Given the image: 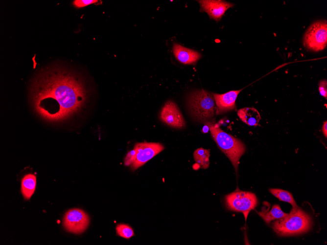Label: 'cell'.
Segmentation results:
<instances>
[{
  "instance_id": "6da1fadb",
  "label": "cell",
  "mask_w": 327,
  "mask_h": 245,
  "mask_svg": "<svg viewBox=\"0 0 327 245\" xmlns=\"http://www.w3.org/2000/svg\"><path fill=\"white\" fill-rule=\"evenodd\" d=\"M29 92L35 113L56 124L80 117L91 97L85 77L73 68L58 64L41 70L33 79Z\"/></svg>"
},
{
  "instance_id": "7a4b0ae2",
  "label": "cell",
  "mask_w": 327,
  "mask_h": 245,
  "mask_svg": "<svg viewBox=\"0 0 327 245\" xmlns=\"http://www.w3.org/2000/svg\"><path fill=\"white\" fill-rule=\"evenodd\" d=\"M312 225L310 216L298 207L293 208L286 216L277 219L272 227L277 234L282 236L301 234L308 231Z\"/></svg>"
},
{
  "instance_id": "3957f363",
  "label": "cell",
  "mask_w": 327,
  "mask_h": 245,
  "mask_svg": "<svg viewBox=\"0 0 327 245\" xmlns=\"http://www.w3.org/2000/svg\"><path fill=\"white\" fill-rule=\"evenodd\" d=\"M206 124L209 127L213 139L229 158L237 172L239 159L246 151L244 144L239 139L225 132L217 124L208 121Z\"/></svg>"
},
{
  "instance_id": "277c9868",
  "label": "cell",
  "mask_w": 327,
  "mask_h": 245,
  "mask_svg": "<svg viewBox=\"0 0 327 245\" xmlns=\"http://www.w3.org/2000/svg\"><path fill=\"white\" fill-rule=\"evenodd\" d=\"M188 106L193 118L200 122H207L216 111L212 94L202 89L191 93L188 98Z\"/></svg>"
},
{
  "instance_id": "5b68a950",
  "label": "cell",
  "mask_w": 327,
  "mask_h": 245,
  "mask_svg": "<svg viewBox=\"0 0 327 245\" xmlns=\"http://www.w3.org/2000/svg\"><path fill=\"white\" fill-rule=\"evenodd\" d=\"M225 202L229 209L242 212L246 220L250 211L256 207L257 200L253 193L237 190L225 197Z\"/></svg>"
},
{
  "instance_id": "8992f818",
  "label": "cell",
  "mask_w": 327,
  "mask_h": 245,
  "mask_svg": "<svg viewBox=\"0 0 327 245\" xmlns=\"http://www.w3.org/2000/svg\"><path fill=\"white\" fill-rule=\"evenodd\" d=\"M327 44V23L326 20L316 22L306 30L304 45L307 48L319 51L325 48Z\"/></svg>"
},
{
  "instance_id": "52a82bcc",
  "label": "cell",
  "mask_w": 327,
  "mask_h": 245,
  "mask_svg": "<svg viewBox=\"0 0 327 245\" xmlns=\"http://www.w3.org/2000/svg\"><path fill=\"white\" fill-rule=\"evenodd\" d=\"M135 156L130 167L135 170L141 167L164 149L160 143L141 142L137 143L134 148Z\"/></svg>"
},
{
  "instance_id": "ba28073f",
  "label": "cell",
  "mask_w": 327,
  "mask_h": 245,
  "mask_svg": "<svg viewBox=\"0 0 327 245\" xmlns=\"http://www.w3.org/2000/svg\"><path fill=\"white\" fill-rule=\"evenodd\" d=\"M88 215L81 209H72L65 214L63 223L65 228L74 234H80L85 231L89 224Z\"/></svg>"
},
{
  "instance_id": "9c48e42d",
  "label": "cell",
  "mask_w": 327,
  "mask_h": 245,
  "mask_svg": "<svg viewBox=\"0 0 327 245\" xmlns=\"http://www.w3.org/2000/svg\"><path fill=\"white\" fill-rule=\"evenodd\" d=\"M160 119L164 123L173 128L182 129L186 126L185 119L178 107L171 100L166 102L162 108Z\"/></svg>"
},
{
  "instance_id": "30bf717a",
  "label": "cell",
  "mask_w": 327,
  "mask_h": 245,
  "mask_svg": "<svg viewBox=\"0 0 327 245\" xmlns=\"http://www.w3.org/2000/svg\"><path fill=\"white\" fill-rule=\"evenodd\" d=\"M198 2L201 11L206 12L210 18L217 22L221 19L228 9L234 6L233 4L224 0H203Z\"/></svg>"
},
{
  "instance_id": "8fae6325",
  "label": "cell",
  "mask_w": 327,
  "mask_h": 245,
  "mask_svg": "<svg viewBox=\"0 0 327 245\" xmlns=\"http://www.w3.org/2000/svg\"><path fill=\"white\" fill-rule=\"evenodd\" d=\"M241 90H231L223 94L212 93L216 105V114L234 109L236 99Z\"/></svg>"
},
{
  "instance_id": "7c38bea8",
  "label": "cell",
  "mask_w": 327,
  "mask_h": 245,
  "mask_svg": "<svg viewBox=\"0 0 327 245\" xmlns=\"http://www.w3.org/2000/svg\"><path fill=\"white\" fill-rule=\"evenodd\" d=\"M173 52L176 58L184 64H194L201 57L200 54L193 50L174 44Z\"/></svg>"
},
{
  "instance_id": "4fadbf2b",
  "label": "cell",
  "mask_w": 327,
  "mask_h": 245,
  "mask_svg": "<svg viewBox=\"0 0 327 245\" xmlns=\"http://www.w3.org/2000/svg\"><path fill=\"white\" fill-rule=\"evenodd\" d=\"M237 115L242 121L251 126H257L261 119L259 112L254 108L246 107L239 109Z\"/></svg>"
},
{
  "instance_id": "5bb4252c",
  "label": "cell",
  "mask_w": 327,
  "mask_h": 245,
  "mask_svg": "<svg viewBox=\"0 0 327 245\" xmlns=\"http://www.w3.org/2000/svg\"><path fill=\"white\" fill-rule=\"evenodd\" d=\"M257 213L267 224L270 223L272 221L284 217L288 214L282 211L279 204L274 205L269 211L263 208L262 211L257 212Z\"/></svg>"
},
{
  "instance_id": "9a60e30c",
  "label": "cell",
  "mask_w": 327,
  "mask_h": 245,
  "mask_svg": "<svg viewBox=\"0 0 327 245\" xmlns=\"http://www.w3.org/2000/svg\"><path fill=\"white\" fill-rule=\"evenodd\" d=\"M36 183V177L34 174L25 175L22 180L21 190L25 199H29L33 194Z\"/></svg>"
},
{
  "instance_id": "2e32d148",
  "label": "cell",
  "mask_w": 327,
  "mask_h": 245,
  "mask_svg": "<svg viewBox=\"0 0 327 245\" xmlns=\"http://www.w3.org/2000/svg\"><path fill=\"white\" fill-rule=\"evenodd\" d=\"M210 156V151L202 148L196 149L193 154L194 160L200 167L205 169L209 166Z\"/></svg>"
},
{
  "instance_id": "e0dca14e",
  "label": "cell",
  "mask_w": 327,
  "mask_h": 245,
  "mask_svg": "<svg viewBox=\"0 0 327 245\" xmlns=\"http://www.w3.org/2000/svg\"><path fill=\"white\" fill-rule=\"evenodd\" d=\"M269 191L280 200L291 204L293 208H296L298 207L292 194L290 192L282 189L275 188L270 189Z\"/></svg>"
},
{
  "instance_id": "ac0fdd59",
  "label": "cell",
  "mask_w": 327,
  "mask_h": 245,
  "mask_svg": "<svg viewBox=\"0 0 327 245\" xmlns=\"http://www.w3.org/2000/svg\"><path fill=\"white\" fill-rule=\"evenodd\" d=\"M117 234L125 239H129L134 235L133 229L129 225L120 223L116 226Z\"/></svg>"
},
{
  "instance_id": "d6986e66",
  "label": "cell",
  "mask_w": 327,
  "mask_h": 245,
  "mask_svg": "<svg viewBox=\"0 0 327 245\" xmlns=\"http://www.w3.org/2000/svg\"><path fill=\"white\" fill-rule=\"evenodd\" d=\"M96 2V0H75L73 1V4L77 8H82Z\"/></svg>"
},
{
  "instance_id": "ffe728a7",
  "label": "cell",
  "mask_w": 327,
  "mask_h": 245,
  "mask_svg": "<svg viewBox=\"0 0 327 245\" xmlns=\"http://www.w3.org/2000/svg\"><path fill=\"white\" fill-rule=\"evenodd\" d=\"M319 91L321 96L327 99V81L321 80L319 83Z\"/></svg>"
},
{
  "instance_id": "44dd1931",
  "label": "cell",
  "mask_w": 327,
  "mask_h": 245,
  "mask_svg": "<svg viewBox=\"0 0 327 245\" xmlns=\"http://www.w3.org/2000/svg\"><path fill=\"white\" fill-rule=\"evenodd\" d=\"M135 156V151L134 149L129 152L124 158V164L126 166H130L134 161Z\"/></svg>"
},
{
  "instance_id": "7402d4cb",
  "label": "cell",
  "mask_w": 327,
  "mask_h": 245,
  "mask_svg": "<svg viewBox=\"0 0 327 245\" xmlns=\"http://www.w3.org/2000/svg\"><path fill=\"white\" fill-rule=\"evenodd\" d=\"M322 132L325 135V136L327 138V121H325L323 123V125L322 126Z\"/></svg>"
},
{
  "instance_id": "603a6c76",
  "label": "cell",
  "mask_w": 327,
  "mask_h": 245,
  "mask_svg": "<svg viewBox=\"0 0 327 245\" xmlns=\"http://www.w3.org/2000/svg\"><path fill=\"white\" fill-rule=\"evenodd\" d=\"M209 130V126H208V125L206 124V125L204 127V128H203V129L202 130H203V132H204V133H206V132H208V131Z\"/></svg>"
}]
</instances>
